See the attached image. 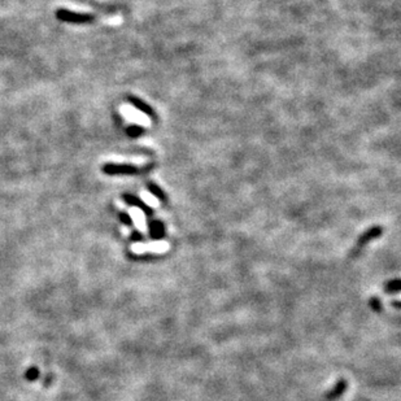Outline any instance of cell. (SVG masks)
I'll list each match as a JSON object with an SVG mask.
<instances>
[{
    "mask_svg": "<svg viewBox=\"0 0 401 401\" xmlns=\"http://www.w3.org/2000/svg\"><path fill=\"white\" fill-rule=\"evenodd\" d=\"M124 114L126 118H129L130 121L135 122V124H139V125H147L148 124V119H147V117L144 116L143 113H141L139 111H136V109L131 108V107H124Z\"/></svg>",
    "mask_w": 401,
    "mask_h": 401,
    "instance_id": "1",
    "label": "cell"
},
{
    "mask_svg": "<svg viewBox=\"0 0 401 401\" xmlns=\"http://www.w3.org/2000/svg\"><path fill=\"white\" fill-rule=\"evenodd\" d=\"M346 388H347L346 380H339V382L335 385V387L329 392L327 398H329V400H335V398L340 397V396L343 395L344 391H346Z\"/></svg>",
    "mask_w": 401,
    "mask_h": 401,
    "instance_id": "2",
    "label": "cell"
},
{
    "mask_svg": "<svg viewBox=\"0 0 401 401\" xmlns=\"http://www.w3.org/2000/svg\"><path fill=\"white\" fill-rule=\"evenodd\" d=\"M163 234L164 229L163 226H161V224L156 222L155 225H152V227H151V235H152L153 239H160L161 236H163Z\"/></svg>",
    "mask_w": 401,
    "mask_h": 401,
    "instance_id": "3",
    "label": "cell"
},
{
    "mask_svg": "<svg viewBox=\"0 0 401 401\" xmlns=\"http://www.w3.org/2000/svg\"><path fill=\"white\" fill-rule=\"evenodd\" d=\"M25 376H26V379H28V380H30V382H34V380H36V379L39 378V370L35 368V366H33V368H29L28 370H26Z\"/></svg>",
    "mask_w": 401,
    "mask_h": 401,
    "instance_id": "4",
    "label": "cell"
},
{
    "mask_svg": "<svg viewBox=\"0 0 401 401\" xmlns=\"http://www.w3.org/2000/svg\"><path fill=\"white\" fill-rule=\"evenodd\" d=\"M379 234H380V230H379V229H373V230H370V231H369V233H366L365 235H364L363 238L360 239V244L366 243V242L370 240V239H373V238H375V236H378Z\"/></svg>",
    "mask_w": 401,
    "mask_h": 401,
    "instance_id": "5",
    "label": "cell"
},
{
    "mask_svg": "<svg viewBox=\"0 0 401 401\" xmlns=\"http://www.w3.org/2000/svg\"><path fill=\"white\" fill-rule=\"evenodd\" d=\"M401 290V280H393V282H390L387 285V291L391 292V291H398Z\"/></svg>",
    "mask_w": 401,
    "mask_h": 401,
    "instance_id": "6",
    "label": "cell"
},
{
    "mask_svg": "<svg viewBox=\"0 0 401 401\" xmlns=\"http://www.w3.org/2000/svg\"><path fill=\"white\" fill-rule=\"evenodd\" d=\"M370 305L374 308V310H376V312H380V309H382V305H380V303H379V300L376 299V297H373V299H371Z\"/></svg>",
    "mask_w": 401,
    "mask_h": 401,
    "instance_id": "7",
    "label": "cell"
},
{
    "mask_svg": "<svg viewBox=\"0 0 401 401\" xmlns=\"http://www.w3.org/2000/svg\"><path fill=\"white\" fill-rule=\"evenodd\" d=\"M133 238H134V240H136V242H141L142 240V236L139 235V234H134V235H131V239H133Z\"/></svg>",
    "mask_w": 401,
    "mask_h": 401,
    "instance_id": "8",
    "label": "cell"
},
{
    "mask_svg": "<svg viewBox=\"0 0 401 401\" xmlns=\"http://www.w3.org/2000/svg\"><path fill=\"white\" fill-rule=\"evenodd\" d=\"M392 307L398 308V309H401V302H393V303H392Z\"/></svg>",
    "mask_w": 401,
    "mask_h": 401,
    "instance_id": "9",
    "label": "cell"
}]
</instances>
